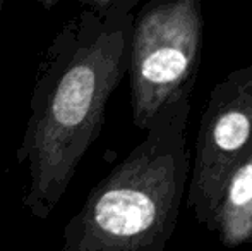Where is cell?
<instances>
[{"mask_svg":"<svg viewBox=\"0 0 252 251\" xmlns=\"http://www.w3.org/2000/svg\"><path fill=\"white\" fill-rule=\"evenodd\" d=\"M137 0H84L53 38L16 151L28 167L23 207L47 220L100 138L106 104L129 71Z\"/></svg>","mask_w":252,"mask_h":251,"instance_id":"obj_1","label":"cell"},{"mask_svg":"<svg viewBox=\"0 0 252 251\" xmlns=\"http://www.w3.org/2000/svg\"><path fill=\"white\" fill-rule=\"evenodd\" d=\"M190 95L153 117L146 136L90 191L63 227V251H165L186 196Z\"/></svg>","mask_w":252,"mask_h":251,"instance_id":"obj_2","label":"cell"},{"mask_svg":"<svg viewBox=\"0 0 252 251\" xmlns=\"http://www.w3.org/2000/svg\"><path fill=\"white\" fill-rule=\"evenodd\" d=\"M202 36L204 17L197 0H155L134 16L127 72L137 129L146 131L165 105L192 93Z\"/></svg>","mask_w":252,"mask_h":251,"instance_id":"obj_3","label":"cell"},{"mask_svg":"<svg viewBox=\"0 0 252 251\" xmlns=\"http://www.w3.org/2000/svg\"><path fill=\"white\" fill-rule=\"evenodd\" d=\"M251 151L252 66H246L213 86L199 122L187 207L206 227L228 176Z\"/></svg>","mask_w":252,"mask_h":251,"instance_id":"obj_4","label":"cell"},{"mask_svg":"<svg viewBox=\"0 0 252 251\" xmlns=\"http://www.w3.org/2000/svg\"><path fill=\"white\" fill-rule=\"evenodd\" d=\"M208 229L226 248L252 245V151L228 176Z\"/></svg>","mask_w":252,"mask_h":251,"instance_id":"obj_5","label":"cell"},{"mask_svg":"<svg viewBox=\"0 0 252 251\" xmlns=\"http://www.w3.org/2000/svg\"><path fill=\"white\" fill-rule=\"evenodd\" d=\"M3 5H5V2H3V0H0V14H2V9H3Z\"/></svg>","mask_w":252,"mask_h":251,"instance_id":"obj_6","label":"cell"}]
</instances>
